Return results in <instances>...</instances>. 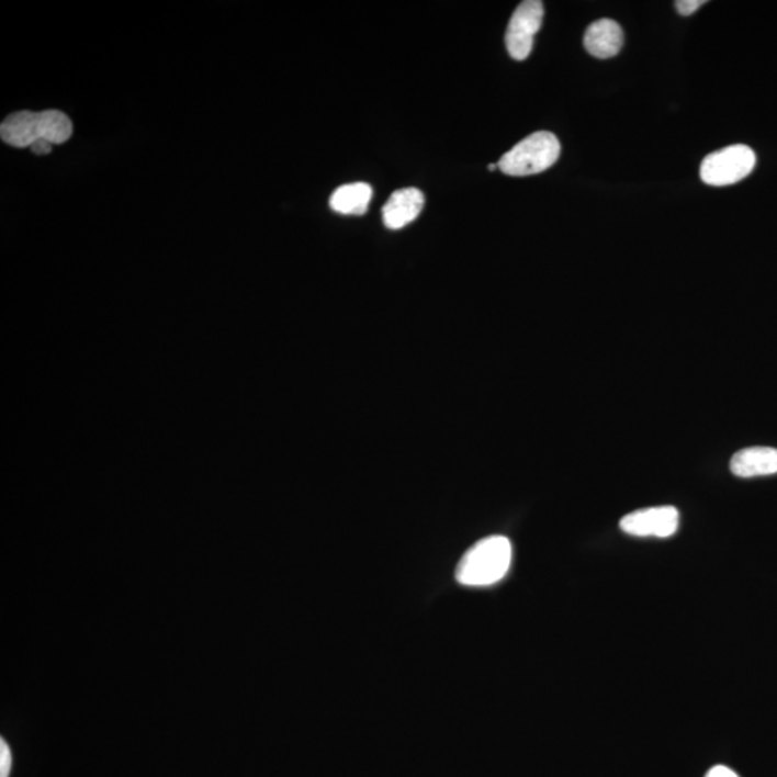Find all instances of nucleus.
Masks as SVG:
<instances>
[{
	"instance_id": "obj_5",
	"label": "nucleus",
	"mask_w": 777,
	"mask_h": 777,
	"mask_svg": "<svg viewBox=\"0 0 777 777\" xmlns=\"http://www.w3.org/2000/svg\"><path fill=\"white\" fill-rule=\"evenodd\" d=\"M678 526L679 513L671 506L629 513L621 520V529L635 538L667 539L677 533Z\"/></svg>"
},
{
	"instance_id": "obj_12",
	"label": "nucleus",
	"mask_w": 777,
	"mask_h": 777,
	"mask_svg": "<svg viewBox=\"0 0 777 777\" xmlns=\"http://www.w3.org/2000/svg\"><path fill=\"white\" fill-rule=\"evenodd\" d=\"M12 769V753L4 740H0V777H9Z\"/></svg>"
},
{
	"instance_id": "obj_1",
	"label": "nucleus",
	"mask_w": 777,
	"mask_h": 777,
	"mask_svg": "<svg viewBox=\"0 0 777 777\" xmlns=\"http://www.w3.org/2000/svg\"><path fill=\"white\" fill-rule=\"evenodd\" d=\"M511 559L510 540L504 536H489L466 550L457 566V581L465 586L494 585L507 575Z\"/></svg>"
},
{
	"instance_id": "obj_4",
	"label": "nucleus",
	"mask_w": 777,
	"mask_h": 777,
	"mask_svg": "<svg viewBox=\"0 0 777 777\" xmlns=\"http://www.w3.org/2000/svg\"><path fill=\"white\" fill-rule=\"evenodd\" d=\"M544 8L540 0H526L518 4L508 23L506 45L516 61H525L533 49L534 36L543 22Z\"/></svg>"
},
{
	"instance_id": "obj_7",
	"label": "nucleus",
	"mask_w": 777,
	"mask_h": 777,
	"mask_svg": "<svg viewBox=\"0 0 777 777\" xmlns=\"http://www.w3.org/2000/svg\"><path fill=\"white\" fill-rule=\"evenodd\" d=\"M587 53L599 59L617 57L623 45L621 25L612 20H599L587 27L583 40Z\"/></svg>"
},
{
	"instance_id": "obj_15",
	"label": "nucleus",
	"mask_w": 777,
	"mask_h": 777,
	"mask_svg": "<svg viewBox=\"0 0 777 777\" xmlns=\"http://www.w3.org/2000/svg\"><path fill=\"white\" fill-rule=\"evenodd\" d=\"M706 777H740L735 772L725 766H716L707 774Z\"/></svg>"
},
{
	"instance_id": "obj_8",
	"label": "nucleus",
	"mask_w": 777,
	"mask_h": 777,
	"mask_svg": "<svg viewBox=\"0 0 777 777\" xmlns=\"http://www.w3.org/2000/svg\"><path fill=\"white\" fill-rule=\"evenodd\" d=\"M730 470L740 478L777 474V450L770 447H752L734 453Z\"/></svg>"
},
{
	"instance_id": "obj_3",
	"label": "nucleus",
	"mask_w": 777,
	"mask_h": 777,
	"mask_svg": "<svg viewBox=\"0 0 777 777\" xmlns=\"http://www.w3.org/2000/svg\"><path fill=\"white\" fill-rule=\"evenodd\" d=\"M756 166V155L751 147L734 145L711 153L702 160L700 176L710 187H730L747 178Z\"/></svg>"
},
{
	"instance_id": "obj_11",
	"label": "nucleus",
	"mask_w": 777,
	"mask_h": 777,
	"mask_svg": "<svg viewBox=\"0 0 777 777\" xmlns=\"http://www.w3.org/2000/svg\"><path fill=\"white\" fill-rule=\"evenodd\" d=\"M40 133L53 145H63L72 134V123L67 114L58 110H46L40 113Z\"/></svg>"
},
{
	"instance_id": "obj_6",
	"label": "nucleus",
	"mask_w": 777,
	"mask_h": 777,
	"mask_svg": "<svg viewBox=\"0 0 777 777\" xmlns=\"http://www.w3.org/2000/svg\"><path fill=\"white\" fill-rule=\"evenodd\" d=\"M425 198L419 189L406 188L392 193L383 206V222L388 229H401L414 222L424 210Z\"/></svg>"
},
{
	"instance_id": "obj_13",
	"label": "nucleus",
	"mask_w": 777,
	"mask_h": 777,
	"mask_svg": "<svg viewBox=\"0 0 777 777\" xmlns=\"http://www.w3.org/2000/svg\"><path fill=\"white\" fill-rule=\"evenodd\" d=\"M705 3L706 0H678V2H675V8H677L679 15L690 16Z\"/></svg>"
},
{
	"instance_id": "obj_14",
	"label": "nucleus",
	"mask_w": 777,
	"mask_h": 777,
	"mask_svg": "<svg viewBox=\"0 0 777 777\" xmlns=\"http://www.w3.org/2000/svg\"><path fill=\"white\" fill-rule=\"evenodd\" d=\"M31 149L36 153V155H48V153L53 150V143H49L48 140H45V138L41 137L34 143V145L31 146Z\"/></svg>"
},
{
	"instance_id": "obj_2",
	"label": "nucleus",
	"mask_w": 777,
	"mask_h": 777,
	"mask_svg": "<svg viewBox=\"0 0 777 777\" xmlns=\"http://www.w3.org/2000/svg\"><path fill=\"white\" fill-rule=\"evenodd\" d=\"M561 150V143L553 133H533L503 155L498 168L504 174L516 178L538 174L556 164Z\"/></svg>"
},
{
	"instance_id": "obj_10",
	"label": "nucleus",
	"mask_w": 777,
	"mask_h": 777,
	"mask_svg": "<svg viewBox=\"0 0 777 777\" xmlns=\"http://www.w3.org/2000/svg\"><path fill=\"white\" fill-rule=\"evenodd\" d=\"M373 191L368 183H350L336 189L331 194V210L341 215L367 214L369 203L372 201Z\"/></svg>"
},
{
	"instance_id": "obj_9",
	"label": "nucleus",
	"mask_w": 777,
	"mask_h": 777,
	"mask_svg": "<svg viewBox=\"0 0 777 777\" xmlns=\"http://www.w3.org/2000/svg\"><path fill=\"white\" fill-rule=\"evenodd\" d=\"M0 136L9 146L31 147L38 138L40 133V113H31V111H20L9 115L0 126Z\"/></svg>"
}]
</instances>
